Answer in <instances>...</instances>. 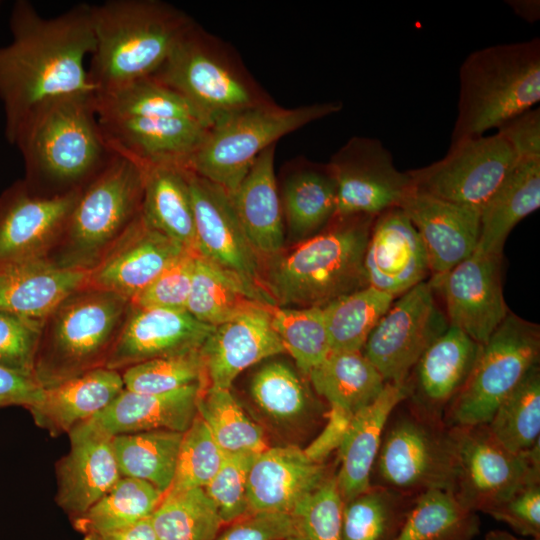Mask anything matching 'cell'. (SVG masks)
<instances>
[{
	"label": "cell",
	"instance_id": "60d3db41",
	"mask_svg": "<svg viewBox=\"0 0 540 540\" xmlns=\"http://www.w3.org/2000/svg\"><path fill=\"white\" fill-rule=\"evenodd\" d=\"M415 498L371 484L343 503L341 540H395Z\"/></svg>",
	"mask_w": 540,
	"mask_h": 540
},
{
	"label": "cell",
	"instance_id": "603a6c76",
	"mask_svg": "<svg viewBox=\"0 0 540 540\" xmlns=\"http://www.w3.org/2000/svg\"><path fill=\"white\" fill-rule=\"evenodd\" d=\"M186 250L148 226L140 213L88 272L86 286L110 291L131 301Z\"/></svg>",
	"mask_w": 540,
	"mask_h": 540
},
{
	"label": "cell",
	"instance_id": "5b68a950",
	"mask_svg": "<svg viewBox=\"0 0 540 540\" xmlns=\"http://www.w3.org/2000/svg\"><path fill=\"white\" fill-rule=\"evenodd\" d=\"M452 141L479 137L540 101V40L496 44L470 53L460 72Z\"/></svg>",
	"mask_w": 540,
	"mask_h": 540
},
{
	"label": "cell",
	"instance_id": "8992f818",
	"mask_svg": "<svg viewBox=\"0 0 540 540\" xmlns=\"http://www.w3.org/2000/svg\"><path fill=\"white\" fill-rule=\"evenodd\" d=\"M130 308L116 293L83 286L42 320L33 376L51 387L104 367Z\"/></svg>",
	"mask_w": 540,
	"mask_h": 540
},
{
	"label": "cell",
	"instance_id": "6f0895ef",
	"mask_svg": "<svg viewBox=\"0 0 540 540\" xmlns=\"http://www.w3.org/2000/svg\"><path fill=\"white\" fill-rule=\"evenodd\" d=\"M294 535L291 514L253 512L224 525L215 540H291Z\"/></svg>",
	"mask_w": 540,
	"mask_h": 540
},
{
	"label": "cell",
	"instance_id": "9f6ffc18",
	"mask_svg": "<svg viewBox=\"0 0 540 540\" xmlns=\"http://www.w3.org/2000/svg\"><path fill=\"white\" fill-rule=\"evenodd\" d=\"M485 513L523 537L540 539V484L522 487Z\"/></svg>",
	"mask_w": 540,
	"mask_h": 540
},
{
	"label": "cell",
	"instance_id": "91938a15",
	"mask_svg": "<svg viewBox=\"0 0 540 540\" xmlns=\"http://www.w3.org/2000/svg\"><path fill=\"white\" fill-rule=\"evenodd\" d=\"M352 418L353 415L348 411L330 405L323 429L307 447L303 448L305 455L315 463H325L331 453L340 447Z\"/></svg>",
	"mask_w": 540,
	"mask_h": 540
},
{
	"label": "cell",
	"instance_id": "003e7915",
	"mask_svg": "<svg viewBox=\"0 0 540 540\" xmlns=\"http://www.w3.org/2000/svg\"><path fill=\"white\" fill-rule=\"evenodd\" d=\"M1 3H2V2L0 1V6H1Z\"/></svg>",
	"mask_w": 540,
	"mask_h": 540
},
{
	"label": "cell",
	"instance_id": "be15d7a7",
	"mask_svg": "<svg viewBox=\"0 0 540 540\" xmlns=\"http://www.w3.org/2000/svg\"><path fill=\"white\" fill-rule=\"evenodd\" d=\"M509 3L514 12L526 21L534 22L539 19L540 4L538 0H518Z\"/></svg>",
	"mask_w": 540,
	"mask_h": 540
},
{
	"label": "cell",
	"instance_id": "9c48e42d",
	"mask_svg": "<svg viewBox=\"0 0 540 540\" xmlns=\"http://www.w3.org/2000/svg\"><path fill=\"white\" fill-rule=\"evenodd\" d=\"M342 109L337 101L285 108L272 102L215 122L190 157L186 170L220 186L228 194L246 176L257 157L283 136Z\"/></svg>",
	"mask_w": 540,
	"mask_h": 540
},
{
	"label": "cell",
	"instance_id": "f1b7e54d",
	"mask_svg": "<svg viewBox=\"0 0 540 540\" xmlns=\"http://www.w3.org/2000/svg\"><path fill=\"white\" fill-rule=\"evenodd\" d=\"M480 344L457 327L448 328L423 352L413 370L414 407L442 419L443 411L465 383Z\"/></svg>",
	"mask_w": 540,
	"mask_h": 540
},
{
	"label": "cell",
	"instance_id": "816d5d0a",
	"mask_svg": "<svg viewBox=\"0 0 540 540\" xmlns=\"http://www.w3.org/2000/svg\"><path fill=\"white\" fill-rule=\"evenodd\" d=\"M342 509L334 471L290 513L295 529L291 540H341Z\"/></svg>",
	"mask_w": 540,
	"mask_h": 540
},
{
	"label": "cell",
	"instance_id": "ee69618b",
	"mask_svg": "<svg viewBox=\"0 0 540 540\" xmlns=\"http://www.w3.org/2000/svg\"><path fill=\"white\" fill-rule=\"evenodd\" d=\"M197 414L225 454H258L269 448L263 426L247 415L230 389H203L197 400Z\"/></svg>",
	"mask_w": 540,
	"mask_h": 540
},
{
	"label": "cell",
	"instance_id": "8fae6325",
	"mask_svg": "<svg viewBox=\"0 0 540 540\" xmlns=\"http://www.w3.org/2000/svg\"><path fill=\"white\" fill-rule=\"evenodd\" d=\"M455 465L454 428L413 407L387 428L373 472L377 485L417 496L432 489L452 490Z\"/></svg>",
	"mask_w": 540,
	"mask_h": 540
},
{
	"label": "cell",
	"instance_id": "9a60e30c",
	"mask_svg": "<svg viewBox=\"0 0 540 540\" xmlns=\"http://www.w3.org/2000/svg\"><path fill=\"white\" fill-rule=\"evenodd\" d=\"M328 165L336 183L335 218L377 216L400 208L413 190L409 172L395 167L391 153L376 138H350Z\"/></svg>",
	"mask_w": 540,
	"mask_h": 540
},
{
	"label": "cell",
	"instance_id": "277c9868",
	"mask_svg": "<svg viewBox=\"0 0 540 540\" xmlns=\"http://www.w3.org/2000/svg\"><path fill=\"white\" fill-rule=\"evenodd\" d=\"M95 49L88 77L95 93L153 76L194 20L159 0H109L90 7Z\"/></svg>",
	"mask_w": 540,
	"mask_h": 540
},
{
	"label": "cell",
	"instance_id": "e575fe53",
	"mask_svg": "<svg viewBox=\"0 0 540 540\" xmlns=\"http://www.w3.org/2000/svg\"><path fill=\"white\" fill-rule=\"evenodd\" d=\"M141 216L152 229L196 253L186 169L164 165L145 167Z\"/></svg>",
	"mask_w": 540,
	"mask_h": 540
},
{
	"label": "cell",
	"instance_id": "7dc6e473",
	"mask_svg": "<svg viewBox=\"0 0 540 540\" xmlns=\"http://www.w3.org/2000/svg\"><path fill=\"white\" fill-rule=\"evenodd\" d=\"M486 427L498 443L513 453L526 452L540 441L538 364L501 402Z\"/></svg>",
	"mask_w": 540,
	"mask_h": 540
},
{
	"label": "cell",
	"instance_id": "7a4b0ae2",
	"mask_svg": "<svg viewBox=\"0 0 540 540\" xmlns=\"http://www.w3.org/2000/svg\"><path fill=\"white\" fill-rule=\"evenodd\" d=\"M12 144L22 154L25 183L44 195L81 190L115 154L99 124L94 93L41 105L22 122Z\"/></svg>",
	"mask_w": 540,
	"mask_h": 540
},
{
	"label": "cell",
	"instance_id": "74e56055",
	"mask_svg": "<svg viewBox=\"0 0 540 540\" xmlns=\"http://www.w3.org/2000/svg\"><path fill=\"white\" fill-rule=\"evenodd\" d=\"M329 405L353 416L382 392L385 381L362 351H331L307 377Z\"/></svg>",
	"mask_w": 540,
	"mask_h": 540
},
{
	"label": "cell",
	"instance_id": "7bdbcfd3",
	"mask_svg": "<svg viewBox=\"0 0 540 540\" xmlns=\"http://www.w3.org/2000/svg\"><path fill=\"white\" fill-rule=\"evenodd\" d=\"M163 496L149 482L121 477L88 510L70 520L83 536L123 529L150 518Z\"/></svg>",
	"mask_w": 540,
	"mask_h": 540
},
{
	"label": "cell",
	"instance_id": "681fc988",
	"mask_svg": "<svg viewBox=\"0 0 540 540\" xmlns=\"http://www.w3.org/2000/svg\"><path fill=\"white\" fill-rule=\"evenodd\" d=\"M121 376L124 389L136 393H167L194 384L208 387L200 349L135 364Z\"/></svg>",
	"mask_w": 540,
	"mask_h": 540
},
{
	"label": "cell",
	"instance_id": "6da1fadb",
	"mask_svg": "<svg viewBox=\"0 0 540 540\" xmlns=\"http://www.w3.org/2000/svg\"><path fill=\"white\" fill-rule=\"evenodd\" d=\"M90 7L82 3L44 18L29 1L13 4L12 41L0 47V100L10 144L22 122L41 105L95 93L84 65L95 49Z\"/></svg>",
	"mask_w": 540,
	"mask_h": 540
},
{
	"label": "cell",
	"instance_id": "4dcf8cb0",
	"mask_svg": "<svg viewBox=\"0 0 540 540\" xmlns=\"http://www.w3.org/2000/svg\"><path fill=\"white\" fill-rule=\"evenodd\" d=\"M123 390L121 372L100 367L42 388L27 409L35 423L51 434L68 433L103 411Z\"/></svg>",
	"mask_w": 540,
	"mask_h": 540
},
{
	"label": "cell",
	"instance_id": "cb8c5ba5",
	"mask_svg": "<svg viewBox=\"0 0 540 540\" xmlns=\"http://www.w3.org/2000/svg\"><path fill=\"white\" fill-rule=\"evenodd\" d=\"M112 150L142 166L186 169L211 124L187 118L99 119Z\"/></svg>",
	"mask_w": 540,
	"mask_h": 540
},
{
	"label": "cell",
	"instance_id": "3957f363",
	"mask_svg": "<svg viewBox=\"0 0 540 540\" xmlns=\"http://www.w3.org/2000/svg\"><path fill=\"white\" fill-rule=\"evenodd\" d=\"M376 216L335 218L262 264V289L280 307H323L367 286L364 254Z\"/></svg>",
	"mask_w": 540,
	"mask_h": 540
},
{
	"label": "cell",
	"instance_id": "e0dca14e",
	"mask_svg": "<svg viewBox=\"0 0 540 540\" xmlns=\"http://www.w3.org/2000/svg\"><path fill=\"white\" fill-rule=\"evenodd\" d=\"M187 176L194 214L196 254L265 293L262 289V258L247 239L229 194L189 170Z\"/></svg>",
	"mask_w": 540,
	"mask_h": 540
},
{
	"label": "cell",
	"instance_id": "c3c4849f",
	"mask_svg": "<svg viewBox=\"0 0 540 540\" xmlns=\"http://www.w3.org/2000/svg\"><path fill=\"white\" fill-rule=\"evenodd\" d=\"M271 325L288 352L307 378L331 352L321 307H280L266 305Z\"/></svg>",
	"mask_w": 540,
	"mask_h": 540
},
{
	"label": "cell",
	"instance_id": "f35d334b",
	"mask_svg": "<svg viewBox=\"0 0 540 540\" xmlns=\"http://www.w3.org/2000/svg\"><path fill=\"white\" fill-rule=\"evenodd\" d=\"M99 119L187 118L213 125L178 92L153 77L94 93Z\"/></svg>",
	"mask_w": 540,
	"mask_h": 540
},
{
	"label": "cell",
	"instance_id": "94428289",
	"mask_svg": "<svg viewBox=\"0 0 540 540\" xmlns=\"http://www.w3.org/2000/svg\"><path fill=\"white\" fill-rule=\"evenodd\" d=\"M42 387L32 375L0 366V400L27 408L38 398Z\"/></svg>",
	"mask_w": 540,
	"mask_h": 540
},
{
	"label": "cell",
	"instance_id": "5bb4252c",
	"mask_svg": "<svg viewBox=\"0 0 540 540\" xmlns=\"http://www.w3.org/2000/svg\"><path fill=\"white\" fill-rule=\"evenodd\" d=\"M435 292L426 280L400 295L368 336L362 353L385 383H406L423 352L448 328Z\"/></svg>",
	"mask_w": 540,
	"mask_h": 540
},
{
	"label": "cell",
	"instance_id": "d4e9b609",
	"mask_svg": "<svg viewBox=\"0 0 540 540\" xmlns=\"http://www.w3.org/2000/svg\"><path fill=\"white\" fill-rule=\"evenodd\" d=\"M267 304L214 327L200 349L208 386L230 389L242 371L285 352L271 325Z\"/></svg>",
	"mask_w": 540,
	"mask_h": 540
},
{
	"label": "cell",
	"instance_id": "83f0119b",
	"mask_svg": "<svg viewBox=\"0 0 540 540\" xmlns=\"http://www.w3.org/2000/svg\"><path fill=\"white\" fill-rule=\"evenodd\" d=\"M276 144L264 150L229 197L252 247L269 259L283 251L285 224L274 169Z\"/></svg>",
	"mask_w": 540,
	"mask_h": 540
},
{
	"label": "cell",
	"instance_id": "d6986e66",
	"mask_svg": "<svg viewBox=\"0 0 540 540\" xmlns=\"http://www.w3.org/2000/svg\"><path fill=\"white\" fill-rule=\"evenodd\" d=\"M214 327L186 310L130 304L104 367L121 372L151 359L199 350Z\"/></svg>",
	"mask_w": 540,
	"mask_h": 540
},
{
	"label": "cell",
	"instance_id": "d590c367",
	"mask_svg": "<svg viewBox=\"0 0 540 540\" xmlns=\"http://www.w3.org/2000/svg\"><path fill=\"white\" fill-rule=\"evenodd\" d=\"M249 393L263 419L281 430H302L323 415L300 376L283 361H270L253 375Z\"/></svg>",
	"mask_w": 540,
	"mask_h": 540
},
{
	"label": "cell",
	"instance_id": "bcb514c9",
	"mask_svg": "<svg viewBox=\"0 0 540 540\" xmlns=\"http://www.w3.org/2000/svg\"><path fill=\"white\" fill-rule=\"evenodd\" d=\"M150 522L158 540H215L224 526L203 488L167 491Z\"/></svg>",
	"mask_w": 540,
	"mask_h": 540
},
{
	"label": "cell",
	"instance_id": "836d02e7",
	"mask_svg": "<svg viewBox=\"0 0 540 540\" xmlns=\"http://www.w3.org/2000/svg\"><path fill=\"white\" fill-rule=\"evenodd\" d=\"M280 199L290 238L305 240L336 214V183L327 164L302 161L283 179Z\"/></svg>",
	"mask_w": 540,
	"mask_h": 540
},
{
	"label": "cell",
	"instance_id": "d6a6232c",
	"mask_svg": "<svg viewBox=\"0 0 540 540\" xmlns=\"http://www.w3.org/2000/svg\"><path fill=\"white\" fill-rule=\"evenodd\" d=\"M540 207V158H517L480 211L477 249L503 256L512 229Z\"/></svg>",
	"mask_w": 540,
	"mask_h": 540
},
{
	"label": "cell",
	"instance_id": "03108f58",
	"mask_svg": "<svg viewBox=\"0 0 540 540\" xmlns=\"http://www.w3.org/2000/svg\"><path fill=\"white\" fill-rule=\"evenodd\" d=\"M7 406H11V405L9 403L5 402V401L0 400V408L1 407H7Z\"/></svg>",
	"mask_w": 540,
	"mask_h": 540
},
{
	"label": "cell",
	"instance_id": "ffe728a7",
	"mask_svg": "<svg viewBox=\"0 0 540 540\" xmlns=\"http://www.w3.org/2000/svg\"><path fill=\"white\" fill-rule=\"evenodd\" d=\"M367 285L394 298L430 275L423 242L401 208L374 218L364 254Z\"/></svg>",
	"mask_w": 540,
	"mask_h": 540
},
{
	"label": "cell",
	"instance_id": "7402d4cb",
	"mask_svg": "<svg viewBox=\"0 0 540 540\" xmlns=\"http://www.w3.org/2000/svg\"><path fill=\"white\" fill-rule=\"evenodd\" d=\"M400 208L418 232L429 263L433 286L476 249L480 210L412 190Z\"/></svg>",
	"mask_w": 540,
	"mask_h": 540
},
{
	"label": "cell",
	"instance_id": "f6af8a7d",
	"mask_svg": "<svg viewBox=\"0 0 540 540\" xmlns=\"http://www.w3.org/2000/svg\"><path fill=\"white\" fill-rule=\"evenodd\" d=\"M394 299L367 285L321 307L331 351H362Z\"/></svg>",
	"mask_w": 540,
	"mask_h": 540
},
{
	"label": "cell",
	"instance_id": "8d00e7d4",
	"mask_svg": "<svg viewBox=\"0 0 540 540\" xmlns=\"http://www.w3.org/2000/svg\"><path fill=\"white\" fill-rule=\"evenodd\" d=\"M265 303L272 302L261 290L196 254L186 305L195 319L217 326Z\"/></svg>",
	"mask_w": 540,
	"mask_h": 540
},
{
	"label": "cell",
	"instance_id": "484cf974",
	"mask_svg": "<svg viewBox=\"0 0 540 540\" xmlns=\"http://www.w3.org/2000/svg\"><path fill=\"white\" fill-rule=\"evenodd\" d=\"M335 470L315 463L295 444L269 447L256 454L248 474L249 512L290 514Z\"/></svg>",
	"mask_w": 540,
	"mask_h": 540
},
{
	"label": "cell",
	"instance_id": "e7e4bbea",
	"mask_svg": "<svg viewBox=\"0 0 540 540\" xmlns=\"http://www.w3.org/2000/svg\"><path fill=\"white\" fill-rule=\"evenodd\" d=\"M484 540H540L535 538H519L504 530H491L486 533Z\"/></svg>",
	"mask_w": 540,
	"mask_h": 540
},
{
	"label": "cell",
	"instance_id": "2e32d148",
	"mask_svg": "<svg viewBox=\"0 0 540 540\" xmlns=\"http://www.w3.org/2000/svg\"><path fill=\"white\" fill-rule=\"evenodd\" d=\"M81 190L44 195L24 180L0 195V265L48 258L58 244Z\"/></svg>",
	"mask_w": 540,
	"mask_h": 540
},
{
	"label": "cell",
	"instance_id": "4316f807",
	"mask_svg": "<svg viewBox=\"0 0 540 540\" xmlns=\"http://www.w3.org/2000/svg\"><path fill=\"white\" fill-rule=\"evenodd\" d=\"M410 394L409 382L386 383L380 395L352 418L338 448L336 481L343 503L371 486V475L393 410Z\"/></svg>",
	"mask_w": 540,
	"mask_h": 540
},
{
	"label": "cell",
	"instance_id": "db71d44e",
	"mask_svg": "<svg viewBox=\"0 0 540 540\" xmlns=\"http://www.w3.org/2000/svg\"><path fill=\"white\" fill-rule=\"evenodd\" d=\"M196 253L186 250L169 264L130 304L138 307H157L186 310L190 293Z\"/></svg>",
	"mask_w": 540,
	"mask_h": 540
},
{
	"label": "cell",
	"instance_id": "ab89813d",
	"mask_svg": "<svg viewBox=\"0 0 540 540\" xmlns=\"http://www.w3.org/2000/svg\"><path fill=\"white\" fill-rule=\"evenodd\" d=\"M182 437L170 430L113 436L121 476L149 482L165 494L173 482Z\"/></svg>",
	"mask_w": 540,
	"mask_h": 540
},
{
	"label": "cell",
	"instance_id": "b9f144b4",
	"mask_svg": "<svg viewBox=\"0 0 540 540\" xmlns=\"http://www.w3.org/2000/svg\"><path fill=\"white\" fill-rule=\"evenodd\" d=\"M479 530L477 512L451 490L432 489L416 496L395 540H473Z\"/></svg>",
	"mask_w": 540,
	"mask_h": 540
},
{
	"label": "cell",
	"instance_id": "6125c7cd",
	"mask_svg": "<svg viewBox=\"0 0 540 540\" xmlns=\"http://www.w3.org/2000/svg\"><path fill=\"white\" fill-rule=\"evenodd\" d=\"M83 540H158V538L148 518L123 529L86 535Z\"/></svg>",
	"mask_w": 540,
	"mask_h": 540
},
{
	"label": "cell",
	"instance_id": "ba28073f",
	"mask_svg": "<svg viewBox=\"0 0 540 540\" xmlns=\"http://www.w3.org/2000/svg\"><path fill=\"white\" fill-rule=\"evenodd\" d=\"M151 77L182 95L212 124L274 102L235 51L195 21Z\"/></svg>",
	"mask_w": 540,
	"mask_h": 540
},
{
	"label": "cell",
	"instance_id": "f546056e",
	"mask_svg": "<svg viewBox=\"0 0 540 540\" xmlns=\"http://www.w3.org/2000/svg\"><path fill=\"white\" fill-rule=\"evenodd\" d=\"M88 272L62 268L48 258L0 265V310L43 320L64 298L87 283Z\"/></svg>",
	"mask_w": 540,
	"mask_h": 540
},
{
	"label": "cell",
	"instance_id": "f5cc1de1",
	"mask_svg": "<svg viewBox=\"0 0 540 540\" xmlns=\"http://www.w3.org/2000/svg\"><path fill=\"white\" fill-rule=\"evenodd\" d=\"M256 454H225L215 476L203 488L215 505L224 525L247 514V481Z\"/></svg>",
	"mask_w": 540,
	"mask_h": 540
},
{
	"label": "cell",
	"instance_id": "7c38bea8",
	"mask_svg": "<svg viewBox=\"0 0 540 540\" xmlns=\"http://www.w3.org/2000/svg\"><path fill=\"white\" fill-rule=\"evenodd\" d=\"M456 465L452 493L467 509L485 513L522 487L540 482L539 442L513 453L498 443L486 424L453 427Z\"/></svg>",
	"mask_w": 540,
	"mask_h": 540
},
{
	"label": "cell",
	"instance_id": "30bf717a",
	"mask_svg": "<svg viewBox=\"0 0 540 540\" xmlns=\"http://www.w3.org/2000/svg\"><path fill=\"white\" fill-rule=\"evenodd\" d=\"M540 331L509 312L482 345L465 383L446 408L450 427L487 424L501 402L538 364Z\"/></svg>",
	"mask_w": 540,
	"mask_h": 540
},
{
	"label": "cell",
	"instance_id": "f907efd6",
	"mask_svg": "<svg viewBox=\"0 0 540 540\" xmlns=\"http://www.w3.org/2000/svg\"><path fill=\"white\" fill-rule=\"evenodd\" d=\"M225 453L197 414L183 433L173 482L168 491L204 488L215 476Z\"/></svg>",
	"mask_w": 540,
	"mask_h": 540
},
{
	"label": "cell",
	"instance_id": "ac0fdd59",
	"mask_svg": "<svg viewBox=\"0 0 540 540\" xmlns=\"http://www.w3.org/2000/svg\"><path fill=\"white\" fill-rule=\"evenodd\" d=\"M502 256L479 249L434 286L442 294L449 326L484 344L509 313L501 280Z\"/></svg>",
	"mask_w": 540,
	"mask_h": 540
},
{
	"label": "cell",
	"instance_id": "52a82bcc",
	"mask_svg": "<svg viewBox=\"0 0 540 540\" xmlns=\"http://www.w3.org/2000/svg\"><path fill=\"white\" fill-rule=\"evenodd\" d=\"M145 167L116 153L80 191L65 230L48 259L89 272L141 213Z\"/></svg>",
	"mask_w": 540,
	"mask_h": 540
},
{
	"label": "cell",
	"instance_id": "11a10c76",
	"mask_svg": "<svg viewBox=\"0 0 540 540\" xmlns=\"http://www.w3.org/2000/svg\"><path fill=\"white\" fill-rule=\"evenodd\" d=\"M41 324L42 320L0 310L1 367L33 376Z\"/></svg>",
	"mask_w": 540,
	"mask_h": 540
},
{
	"label": "cell",
	"instance_id": "1f68e13d",
	"mask_svg": "<svg viewBox=\"0 0 540 540\" xmlns=\"http://www.w3.org/2000/svg\"><path fill=\"white\" fill-rule=\"evenodd\" d=\"M200 384L148 394L124 389L103 411L91 418L112 436L153 430L184 433L197 416Z\"/></svg>",
	"mask_w": 540,
	"mask_h": 540
},
{
	"label": "cell",
	"instance_id": "44dd1931",
	"mask_svg": "<svg viewBox=\"0 0 540 540\" xmlns=\"http://www.w3.org/2000/svg\"><path fill=\"white\" fill-rule=\"evenodd\" d=\"M70 450L57 464V504L72 519L83 514L122 477L113 436L91 419L69 432Z\"/></svg>",
	"mask_w": 540,
	"mask_h": 540
},
{
	"label": "cell",
	"instance_id": "680465c9",
	"mask_svg": "<svg viewBox=\"0 0 540 540\" xmlns=\"http://www.w3.org/2000/svg\"><path fill=\"white\" fill-rule=\"evenodd\" d=\"M517 158H540V109L532 108L498 129Z\"/></svg>",
	"mask_w": 540,
	"mask_h": 540
},
{
	"label": "cell",
	"instance_id": "4fadbf2b",
	"mask_svg": "<svg viewBox=\"0 0 540 540\" xmlns=\"http://www.w3.org/2000/svg\"><path fill=\"white\" fill-rule=\"evenodd\" d=\"M516 160L508 142L497 132L451 142L443 158L408 172L414 190L481 211Z\"/></svg>",
	"mask_w": 540,
	"mask_h": 540
}]
</instances>
